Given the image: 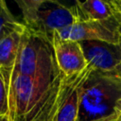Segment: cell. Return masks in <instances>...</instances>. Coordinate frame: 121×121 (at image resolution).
<instances>
[{
	"label": "cell",
	"mask_w": 121,
	"mask_h": 121,
	"mask_svg": "<svg viewBox=\"0 0 121 121\" xmlns=\"http://www.w3.org/2000/svg\"><path fill=\"white\" fill-rule=\"evenodd\" d=\"M61 79L49 81L11 72L9 107L11 121H51Z\"/></svg>",
	"instance_id": "cell-1"
},
{
	"label": "cell",
	"mask_w": 121,
	"mask_h": 121,
	"mask_svg": "<svg viewBox=\"0 0 121 121\" xmlns=\"http://www.w3.org/2000/svg\"><path fill=\"white\" fill-rule=\"evenodd\" d=\"M120 98L121 78L92 67L80 91L78 121H94L112 114Z\"/></svg>",
	"instance_id": "cell-2"
},
{
	"label": "cell",
	"mask_w": 121,
	"mask_h": 121,
	"mask_svg": "<svg viewBox=\"0 0 121 121\" xmlns=\"http://www.w3.org/2000/svg\"><path fill=\"white\" fill-rule=\"evenodd\" d=\"M12 72L49 81L59 80L62 78L51 43L26 28L22 35Z\"/></svg>",
	"instance_id": "cell-3"
},
{
	"label": "cell",
	"mask_w": 121,
	"mask_h": 121,
	"mask_svg": "<svg viewBox=\"0 0 121 121\" xmlns=\"http://www.w3.org/2000/svg\"><path fill=\"white\" fill-rule=\"evenodd\" d=\"M22 14V24L30 32L51 43L53 34L74 20L70 6L57 0H16Z\"/></svg>",
	"instance_id": "cell-4"
},
{
	"label": "cell",
	"mask_w": 121,
	"mask_h": 121,
	"mask_svg": "<svg viewBox=\"0 0 121 121\" xmlns=\"http://www.w3.org/2000/svg\"><path fill=\"white\" fill-rule=\"evenodd\" d=\"M53 35L62 40L78 43L83 41H101L115 44L121 43L119 23L116 21L73 22L70 26L56 31Z\"/></svg>",
	"instance_id": "cell-5"
},
{
	"label": "cell",
	"mask_w": 121,
	"mask_h": 121,
	"mask_svg": "<svg viewBox=\"0 0 121 121\" xmlns=\"http://www.w3.org/2000/svg\"><path fill=\"white\" fill-rule=\"evenodd\" d=\"M91 70L92 66L89 64L77 76L62 77L56 111L51 121H78L80 91Z\"/></svg>",
	"instance_id": "cell-6"
},
{
	"label": "cell",
	"mask_w": 121,
	"mask_h": 121,
	"mask_svg": "<svg viewBox=\"0 0 121 121\" xmlns=\"http://www.w3.org/2000/svg\"><path fill=\"white\" fill-rule=\"evenodd\" d=\"M51 44L58 68L65 78H71L83 72L89 65L78 42L62 40L53 35Z\"/></svg>",
	"instance_id": "cell-7"
},
{
	"label": "cell",
	"mask_w": 121,
	"mask_h": 121,
	"mask_svg": "<svg viewBox=\"0 0 121 121\" xmlns=\"http://www.w3.org/2000/svg\"><path fill=\"white\" fill-rule=\"evenodd\" d=\"M88 63L95 70L114 73L121 64V43H110L101 41L79 42Z\"/></svg>",
	"instance_id": "cell-8"
},
{
	"label": "cell",
	"mask_w": 121,
	"mask_h": 121,
	"mask_svg": "<svg viewBox=\"0 0 121 121\" xmlns=\"http://www.w3.org/2000/svg\"><path fill=\"white\" fill-rule=\"evenodd\" d=\"M70 10L74 22L116 21L120 24V10L117 0H76Z\"/></svg>",
	"instance_id": "cell-9"
},
{
	"label": "cell",
	"mask_w": 121,
	"mask_h": 121,
	"mask_svg": "<svg viewBox=\"0 0 121 121\" xmlns=\"http://www.w3.org/2000/svg\"><path fill=\"white\" fill-rule=\"evenodd\" d=\"M24 31L15 30L0 39V70L9 76H11Z\"/></svg>",
	"instance_id": "cell-10"
},
{
	"label": "cell",
	"mask_w": 121,
	"mask_h": 121,
	"mask_svg": "<svg viewBox=\"0 0 121 121\" xmlns=\"http://www.w3.org/2000/svg\"><path fill=\"white\" fill-rule=\"evenodd\" d=\"M25 26L16 20L7 6V3L0 0V39L15 30H23Z\"/></svg>",
	"instance_id": "cell-11"
},
{
	"label": "cell",
	"mask_w": 121,
	"mask_h": 121,
	"mask_svg": "<svg viewBox=\"0 0 121 121\" xmlns=\"http://www.w3.org/2000/svg\"><path fill=\"white\" fill-rule=\"evenodd\" d=\"M10 77L0 70V115H9V89Z\"/></svg>",
	"instance_id": "cell-12"
},
{
	"label": "cell",
	"mask_w": 121,
	"mask_h": 121,
	"mask_svg": "<svg viewBox=\"0 0 121 121\" xmlns=\"http://www.w3.org/2000/svg\"><path fill=\"white\" fill-rule=\"evenodd\" d=\"M113 111H114V112L117 115L118 121H121V98L115 103V106H114Z\"/></svg>",
	"instance_id": "cell-13"
},
{
	"label": "cell",
	"mask_w": 121,
	"mask_h": 121,
	"mask_svg": "<svg viewBox=\"0 0 121 121\" xmlns=\"http://www.w3.org/2000/svg\"><path fill=\"white\" fill-rule=\"evenodd\" d=\"M94 121H118V118H117V115L115 112H113L112 114L107 116V117H104V118H101V119H97V120H94Z\"/></svg>",
	"instance_id": "cell-14"
},
{
	"label": "cell",
	"mask_w": 121,
	"mask_h": 121,
	"mask_svg": "<svg viewBox=\"0 0 121 121\" xmlns=\"http://www.w3.org/2000/svg\"><path fill=\"white\" fill-rule=\"evenodd\" d=\"M0 121H11L9 115H0Z\"/></svg>",
	"instance_id": "cell-15"
},
{
	"label": "cell",
	"mask_w": 121,
	"mask_h": 121,
	"mask_svg": "<svg viewBox=\"0 0 121 121\" xmlns=\"http://www.w3.org/2000/svg\"><path fill=\"white\" fill-rule=\"evenodd\" d=\"M117 4L119 7V10H120V24H119V32L121 34V0H117Z\"/></svg>",
	"instance_id": "cell-16"
},
{
	"label": "cell",
	"mask_w": 121,
	"mask_h": 121,
	"mask_svg": "<svg viewBox=\"0 0 121 121\" xmlns=\"http://www.w3.org/2000/svg\"><path fill=\"white\" fill-rule=\"evenodd\" d=\"M114 73H115L116 75H118V76L121 78V64L118 66V68L115 70V72H114Z\"/></svg>",
	"instance_id": "cell-17"
}]
</instances>
